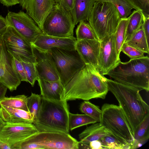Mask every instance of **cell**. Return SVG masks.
I'll use <instances>...</instances> for the list:
<instances>
[{
	"instance_id": "6da1fadb",
	"label": "cell",
	"mask_w": 149,
	"mask_h": 149,
	"mask_svg": "<svg viewBox=\"0 0 149 149\" xmlns=\"http://www.w3.org/2000/svg\"><path fill=\"white\" fill-rule=\"evenodd\" d=\"M106 78L92 65H85L65 86L63 100L104 99L109 91Z\"/></svg>"
},
{
	"instance_id": "7a4b0ae2",
	"label": "cell",
	"mask_w": 149,
	"mask_h": 149,
	"mask_svg": "<svg viewBox=\"0 0 149 149\" xmlns=\"http://www.w3.org/2000/svg\"><path fill=\"white\" fill-rule=\"evenodd\" d=\"M106 80L109 91L118 101L133 136L138 125L149 113V106L143 99L138 89L107 78Z\"/></svg>"
},
{
	"instance_id": "3957f363",
	"label": "cell",
	"mask_w": 149,
	"mask_h": 149,
	"mask_svg": "<svg viewBox=\"0 0 149 149\" xmlns=\"http://www.w3.org/2000/svg\"><path fill=\"white\" fill-rule=\"evenodd\" d=\"M69 112L67 101H53L41 97L40 109L33 124L39 132L69 133Z\"/></svg>"
},
{
	"instance_id": "277c9868",
	"label": "cell",
	"mask_w": 149,
	"mask_h": 149,
	"mask_svg": "<svg viewBox=\"0 0 149 149\" xmlns=\"http://www.w3.org/2000/svg\"><path fill=\"white\" fill-rule=\"evenodd\" d=\"M107 75L121 83L136 88L140 91L149 90V58L147 56L121 61Z\"/></svg>"
},
{
	"instance_id": "5b68a950",
	"label": "cell",
	"mask_w": 149,
	"mask_h": 149,
	"mask_svg": "<svg viewBox=\"0 0 149 149\" xmlns=\"http://www.w3.org/2000/svg\"><path fill=\"white\" fill-rule=\"evenodd\" d=\"M120 19L117 9L113 4L95 1L88 21L100 41L115 33Z\"/></svg>"
},
{
	"instance_id": "8992f818",
	"label": "cell",
	"mask_w": 149,
	"mask_h": 149,
	"mask_svg": "<svg viewBox=\"0 0 149 149\" xmlns=\"http://www.w3.org/2000/svg\"><path fill=\"white\" fill-rule=\"evenodd\" d=\"M79 141L69 133L38 132L18 143V149H78Z\"/></svg>"
},
{
	"instance_id": "52a82bcc",
	"label": "cell",
	"mask_w": 149,
	"mask_h": 149,
	"mask_svg": "<svg viewBox=\"0 0 149 149\" xmlns=\"http://www.w3.org/2000/svg\"><path fill=\"white\" fill-rule=\"evenodd\" d=\"M64 87L85 64L76 50L53 48L47 51Z\"/></svg>"
},
{
	"instance_id": "ba28073f",
	"label": "cell",
	"mask_w": 149,
	"mask_h": 149,
	"mask_svg": "<svg viewBox=\"0 0 149 149\" xmlns=\"http://www.w3.org/2000/svg\"><path fill=\"white\" fill-rule=\"evenodd\" d=\"M101 110L102 113L100 123L113 135L127 142L132 146L133 136L120 107L105 103L102 105Z\"/></svg>"
},
{
	"instance_id": "9c48e42d",
	"label": "cell",
	"mask_w": 149,
	"mask_h": 149,
	"mask_svg": "<svg viewBox=\"0 0 149 149\" xmlns=\"http://www.w3.org/2000/svg\"><path fill=\"white\" fill-rule=\"evenodd\" d=\"M75 25L70 12L55 3L44 21L42 31L48 36L71 38L74 37Z\"/></svg>"
},
{
	"instance_id": "30bf717a",
	"label": "cell",
	"mask_w": 149,
	"mask_h": 149,
	"mask_svg": "<svg viewBox=\"0 0 149 149\" xmlns=\"http://www.w3.org/2000/svg\"><path fill=\"white\" fill-rule=\"evenodd\" d=\"M8 52L21 62L35 63L31 44L13 27L8 25L2 35Z\"/></svg>"
},
{
	"instance_id": "8fae6325",
	"label": "cell",
	"mask_w": 149,
	"mask_h": 149,
	"mask_svg": "<svg viewBox=\"0 0 149 149\" xmlns=\"http://www.w3.org/2000/svg\"><path fill=\"white\" fill-rule=\"evenodd\" d=\"M5 18L8 25L13 27L31 45L42 33L33 20L23 11L9 12Z\"/></svg>"
},
{
	"instance_id": "7c38bea8",
	"label": "cell",
	"mask_w": 149,
	"mask_h": 149,
	"mask_svg": "<svg viewBox=\"0 0 149 149\" xmlns=\"http://www.w3.org/2000/svg\"><path fill=\"white\" fill-rule=\"evenodd\" d=\"M21 80L13 65L2 35H0V82L11 91L16 90Z\"/></svg>"
},
{
	"instance_id": "4fadbf2b",
	"label": "cell",
	"mask_w": 149,
	"mask_h": 149,
	"mask_svg": "<svg viewBox=\"0 0 149 149\" xmlns=\"http://www.w3.org/2000/svg\"><path fill=\"white\" fill-rule=\"evenodd\" d=\"M39 131L33 124L6 123L0 131V139L13 147Z\"/></svg>"
},
{
	"instance_id": "5bb4252c",
	"label": "cell",
	"mask_w": 149,
	"mask_h": 149,
	"mask_svg": "<svg viewBox=\"0 0 149 149\" xmlns=\"http://www.w3.org/2000/svg\"><path fill=\"white\" fill-rule=\"evenodd\" d=\"M98 70L103 75L116 67L121 62L115 47L114 34L100 41Z\"/></svg>"
},
{
	"instance_id": "9a60e30c",
	"label": "cell",
	"mask_w": 149,
	"mask_h": 149,
	"mask_svg": "<svg viewBox=\"0 0 149 149\" xmlns=\"http://www.w3.org/2000/svg\"><path fill=\"white\" fill-rule=\"evenodd\" d=\"M20 5L42 31L44 21L55 3L53 0H19Z\"/></svg>"
},
{
	"instance_id": "2e32d148",
	"label": "cell",
	"mask_w": 149,
	"mask_h": 149,
	"mask_svg": "<svg viewBox=\"0 0 149 149\" xmlns=\"http://www.w3.org/2000/svg\"><path fill=\"white\" fill-rule=\"evenodd\" d=\"M33 48L36 58L34 65L38 78L49 81L60 80L58 74L47 52Z\"/></svg>"
},
{
	"instance_id": "e0dca14e",
	"label": "cell",
	"mask_w": 149,
	"mask_h": 149,
	"mask_svg": "<svg viewBox=\"0 0 149 149\" xmlns=\"http://www.w3.org/2000/svg\"><path fill=\"white\" fill-rule=\"evenodd\" d=\"M76 38H63L47 35L43 33L36 38L32 46L41 51L47 52L53 48L75 50Z\"/></svg>"
},
{
	"instance_id": "ac0fdd59",
	"label": "cell",
	"mask_w": 149,
	"mask_h": 149,
	"mask_svg": "<svg viewBox=\"0 0 149 149\" xmlns=\"http://www.w3.org/2000/svg\"><path fill=\"white\" fill-rule=\"evenodd\" d=\"M100 42L97 40L77 41L75 50L86 65H92L98 71Z\"/></svg>"
},
{
	"instance_id": "d6986e66",
	"label": "cell",
	"mask_w": 149,
	"mask_h": 149,
	"mask_svg": "<svg viewBox=\"0 0 149 149\" xmlns=\"http://www.w3.org/2000/svg\"><path fill=\"white\" fill-rule=\"evenodd\" d=\"M37 81L40 88V95L42 97L54 102L63 100V95L64 87L60 80L49 81L38 78Z\"/></svg>"
},
{
	"instance_id": "ffe728a7",
	"label": "cell",
	"mask_w": 149,
	"mask_h": 149,
	"mask_svg": "<svg viewBox=\"0 0 149 149\" xmlns=\"http://www.w3.org/2000/svg\"><path fill=\"white\" fill-rule=\"evenodd\" d=\"M0 118L8 123L33 124V122L29 112L2 105H0Z\"/></svg>"
},
{
	"instance_id": "44dd1931",
	"label": "cell",
	"mask_w": 149,
	"mask_h": 149,
	"mask_svg": "<svg viewBox=\"0 0 149 149\" xmlns=\"http://www.w3.org/2000/svg\"><path fill=\"white\" fill-rule=\"evenodd\" d=\"M111 133L100 123H94L86 129L79 135L80 142L89 145L93 141L98 140Z\"/></svg>"
},
{
	"instance_id": "7402d4cb",
	"label": "cell",
	"mask_w": 149,
	"mask_h": 149,
	"mask_svg": "<svg viewBox=\"0 0 149 149\" xmlns=\"http://www.w3.org/2000/svg\"><path fill=\"white\" fill-rule=\"evenodd\" d=\"M96 0H75L74 8L70 12L75 25L82 21H88Z\"/></svg>"
},
{
	"instance_id": "603a6c76",
	"label": "cell",
	"mask_w": 149,
	"mask_h": 149,
	"mask_svg": "<svg viewBox=\"0 0 149 149\" xmlns=\"http://www.w3.org/2000/svg\"><path fill=\"white\" fill-rule=\"evenodd\" d=\"M149 138V113L137 127L134 134L131 149L139 148L146 143Z\"/></svg>"
},
{
	"instance_id": "cb8c5ba5",
	"label": "cell",
	"mask_w": 149,
	"mask_h": 149,
	"mask_svg": "<svg viewBox=\"0 0 149 149\" xmlns=\"http://www.w3.org/2000/svg\"><path fill=\"white\" fill-rule=\"evenodd\" d=\"M124 42L144 53H149V43L141 27L127 38Z\"/></svg>"
},
{
	"instance_id": "d4e9b609",
	"label": "cell",
	"mask_w": 149,
	"mask_h": 149,
	"mask_svg": "<svg viewBox=\"0 0 149 149\" xmlns=\"http://www.w3.org/2000/svg\"><path fill=\"white\" fill-rule=\"evenodd\" d=\"M102 149H131V145L127 142L116 137L112 134L105 136L99 140Z\"/></svg>"
},
{
	"instance_id": "484cf974",
	"label": "cell",
	"mask_w": 149,
	"mask_h": 149,
	"mask_svg": "<svg viewBox=\"0 0 149 149\" xmlns=\"http://www.w3.org/2000/svg\"><path fill=\"white\" fill-rule=\"evenodd\" d=\"M129 20V17L121 18L116 29L114 33L116 48L119 56L122 46L125 42L126 31Z\"/></svg>"
},
{
	"instance_id": "4316f807",
	"label": "cell",
	"mask_w": 149,
	"mask_h": 149,
	"mask_svg": "<svg viewBox=\"0 0 149 149\" xmlns=\"http://www.w3.org/2000/svg\"><path fill=\"white\" fill-rule=\"evenodd\" d=\"M27 96L24 95L5 97L0 101V105L8 107L29 111L27 107Z\"/></svg>"
},
{
	"instance_id": "83f0119b",
	"label": "cell",
	"mask_w": 149,
	"mask_h": 149,
	"mask_svg": "<svg viewBox=\"0 0 149 149\" xmlns=\"http://www.w3.org/2000/svg\"><path fill=\"white\" fill-rule=\"evenodd\" d=\"M129 17L125 41L127 38L141 28L143 22V17L142 13L136 10H134L132 12Z\"/></svg>"
},
{
	"instance_id": "f1b7e54d",
	"label": "cell",
	"mask_w": 149,
	"mask_h": 149,
	"mask_svg": "<svg viewBox=\"0 0 149 149\" xmlns=\"http://www.w3.org/2000/svg\"><path fill=\"white\" fill-rule=\"evenodd\" d=\"M94 119L85 114H69V124L70 130L72 131L77 127L90 124L97 123Z\"/></svg>"
},
{
	"instance_id": "f546056e",
	"label": "cell",
	"mask_w": 149,
	"mask_h": 149,
	"mask_svg": "<svg viewBox=\"0 0 149 149\" xmlns=\"http://www.w3.org/2000/svg\"><path fill=\"white\" fill-rule=\"evenodd\" d=\"M76 33L77 41L84 39L98 40L89 23L86 21L79 22Z\"/></svg>"
},
{
	"instance_id": "4dcf8cb0",
	"label": "cell",
	"mask_w": 149,
	"mask_h": 149,
	"mask_svg": "<svg viewBox=\"0 0 149 149\" xmlns=\"http://www.w3.org/2000/svg\"><path fill=\"white\" fill-rule=\"evenodd\" d=\"M79 109L81 112L100 123L102 115V110L99 107L89 101L85 100L80 104Z\"/></svg>"
},
{
	"instance_id": "1f68e13d",
	"label": "cell",
	"mask_w": 149,
	"mask_h": 149,
	"mask_svg": "<svg viewBox=\"0 0 149 149\" xmlns=\"http://www.w3.org/2000/svg\"><path fill=\"white\" fill-rule=\"evenodd\" d=\"M97 2H107L113 4L117 9L121 18H126L132 13L133 8L125 0H96Z\"/></svg>"
},
{
	"instance_id": "d6a6232c",
	"label": "cell",
	"mask_w": 149,
	"mask_h": 149,
	"mask_svg": "<svg viewBox=\"0 0 149 149\" xmlns=\"http://www.w3.org/2000/svg\"><path fill=\"white\" fill-rule=\"evenodd\" d=\"M41 104L40 95L33 93L27 98V105L29 112L31 113L33 121L37 117Z\"/></svg>"
},
{
	"instance_id": "836d02e7",
	"label": "cell",
	"mask_w": 149,
	"mask_h": 149,
	"mask_svg": "<svg viewBox=\"0 0 149 149\" xmlns=\"http://www.w3.org/2000/svg\"><path fill=\"white\" fill-rule=\"evenodd\" d=\"M125 0L134 9L142 13L143 20L149 18V0Z\"/></svg>"
},
{
	"instance_id": "e575fe53",
	"label": "cell",
	"mask_w": 149,
	"mask_h": 149,
	"mask_svg": "<svg viewBox=\"0 0 149 149\" xmlns=\"http://www.w3.org/2000/svg\"><path fill=\"white\" fill-rule=\"evenodd\" d=\"M22 63L24 69L27 82L33 87L38 78L34 63L24 62Z\"/></svg>"
},
{
	"instance_id": "d590c367",
	"label": "cell",
	"mask_w": 149,
	"mask_h": 149,
	"mask_svg": "<svg viewBox=\"0 0 149 149\" xmlns=\"http://www.w3.org/2000/svg\"><path fill=\"white\" fill-rule=\"evenodd\" d=\"M121 51L128 56L130 59L141 58L144 57V53L136 49L127 44H123Z\"/></svg>"
},
{
	"instance_id": "8d00e7d4",
	"label": "cell",
	"mask_w": 149,
	"mask_h": 149,
	"mask_svg": "<svg viewBox=\"0 0 149 149\" xmlns=\"http://www.w3.org/2000/svg\"><path fill=\"white\" fill-rule=\"evenodd\" d=\"M11 55L12 57L13 67L18 75L21 81L27 82L24 69L22 62L17 60L11 54Z\"/></svg>"
},
{
	"instance_id": "74e56055",
	"label": "cell",
	"mask_w": 149,
	"mask_h": 149,
	"mask_svg": "<svg viewBox=\"0 0 149 149\" xmlns=\"http://www.w3.org/2000/svg\"><path fill=\"white\" fill-rule=\"evenodd\" d=\"M75 0H59L58 4L66 10L71 11L73 9Z\"/></svg>"
},
{
	"instance_id": "f35d334b",
	"label": "cell",
	"mask_w": 149,
	"mask_h": 149,
	"mask_svg": "<svg viewBox=\"0 0 149 149\" xmlns=\"http://www.w3.org/2000/svg\"><path fill=\"white\" fill-rule=\"evenodd\" d=\"M145 33L148 42L149 43V18L143 20L141 26Z\"/></svg>"
},
{
	"instance_id": "ab89813d",
	"label": "cell",
	"mask_w": 149,
	"mask_h": 149,
	"mask_svg": "<svg viewBox=\"0 0 149 149\" xmlns=\"http://www.w3.org/2000/svg\"><path fill=\"white\" fill-rule=\"evenodd\" d=\"M8 26L6 18L0 15V35L5 31Z\"/></svg>"
},
{
	"instance_id": "60d3db41",
	"label": "cell",
	"mask_w": 149,
	"mask_h": 149,
	"mask_svg": "<svg viewBox=\"0 0 149 149\" xmlns=\"http://www.w3.org/2000/svg\"><path fill=\"white\" fill-rule=\"evenodd\" d=\"M0 2L4 6L9 7L20 3L19 0H0Z\"/></svg>"
},
{
	"instance_id": "b9f144b4",
	"label": "cell",
	"mask_w": 149,
	"mask_h": 149,
	"mask_svg": "<svg viewBox=\"0 0 149 149\" xmlns=\"http://www.w3.org/2000/svg\"><path fill=\"white\" fill-rule=\"evenodd\" d=\"M89 146L90 148L92 149H102V144L100 140L94 141L91 142Z\"/></svg>"
},
{
	"instance_id": "7bdbcfd3",
	"label": "cell",
	"mask_w": 149,
	"mask_h": 149,
	"mask_svg": "<svg viewBox=\"0 0 149 149\" xmlns=\"http://www.w3.org/2000/svg\"><path fill=\"white\" fill-rule=\"evenodd\" d=\"M8 88L0 82V101L5 97Z\"/></svg>"
},
{
	"instance_id": "ee69618b",
	"label": "cell",
	"mask_w": 149,
	"mask_h": 149,
	"mask_svg": "<svg viewBox=\"0 0 149 149\" xmlns=\"http://www.w3.org/2000/svg\"><path fill=\"white\" fill-rule=\"evenodd\" d=\"M0 149H13L7 143L0 139Z\"/></svg>"
},
{
	"instance_id": "f6af8a7d",
	"label": "cell",
	"mask_w": 149,
	"mask_h": 149,
	"mask_svg": "<svg viewBox=\"0 0 149 149\" xmlns=\"http://www.w3.org/2000/svg\"><path fill=\"white\" fill-rule=\"evenodd\" d=\"M6 123L0 118V131L2 127L6 124Z\"/></svg>"
},
{
	"instance_id": "bcb514c9",
	"label": "cell",
	"mask_w": 149,
	"mask_h": 149,
	"mask_svg": "<svg viewBox=\"0 0 149 149\" xmlns=\"http://www.w3.org/2000/svg\"><path fill=\"white\" fill-rule=\"evenodd\" d=\"M53 1L55 3H58L59 0H53Z\"/></svg>"
}]
</instances>
